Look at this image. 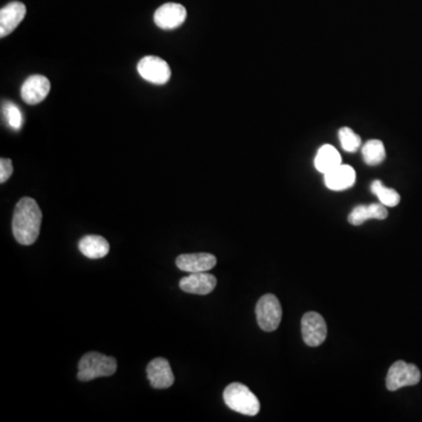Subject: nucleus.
<instances>
[{"mask_svg": "<svg viewBox=\"0 0 422 422\" xmlns=\"http://www.w3.org/2000/svg\"><path fill=\"white\" fill-rule=\"evenodd\" d=\"M137 70L144 80L155 85H164L172 75L170 67L166 61L159 57H144L137 65Z\"/></svg>", "mask_w": 422, "mask_h": 422, "instance_id": "obj_7", "label": "nucleus"}, {"mask_svg": "<svg viewBox=\"0 0 422 422\" xmlns=\"http://www.w3.org/2000/svg\"><path fill=\"white\" fill-rule=\"evenodd\" d=\"M362 154L366 164L378 166L385 160V146L380 140H369L362 146Z\"/></svg>", "mask_w": 422, "mask_h": 422, "instance_id": "obj_18", "label": "nucleus"}, {"mask_svg": "<svg viewBox=\"0 0 422 422\" xmlns=\"http://www.w3.org/2000/svg\"><path fill=\"white\" fill-rule=\"evenodd\" d=\"M324 182L333 191L349 189L356 183V170L352 167L342 163L329 173L324 174Z\"/></svg>", "mask_w": 422, "mask_h": 422, "instance_id": "obj_14", "label": "nucleus"}, {"mask_svg": "<svg viewBox=\"0 0 422 422\" xmlns=\"http://www.w3.org/2000/svg\"><path fill=\"white\" fill-rule=\"evenodd\" d=\"M302 336L306 345H322L327 337L325 320L318 312H307L302 318Z\"/></svg>", "mask_w": 422, "mask_h": 422, "instance_id": "obj_6", "label": "nucleus"}, {"mask_svg": "<svg viewBox=\"0 0 422 422\" xmlns=\"http://www.w3.org/2000/svg\"><path fill=\"white\" fill-rule=\"evenodd\" d=\"M147 376L153 389H169L175 381V376L170 367L169 362L164 358L152 360L147 366Z\"/></svg>", "mask_w": 422, "mask_h": 422, "instance_id": "obj_9", "label": "nucleus"}, {"mask_svg": "<svg viewBox=\"0 0 422 422\" xmlns=\"http://www.w3.org/2000/svg\"><path fill=\"white\" fill-rule=\"evenodd\" d=\"M51 83L43 75H32L21 87V97L28 105H38L45 100L50 93Z\"/></svg>", "mask_w": 422, "mask_h": 422, "instance_id": "obj_13", "label": "nucleus"}, {"mask_svg": "<svg viewBox=\"0 0 422 422\" xmlns=\"http://www.w3.org/2000/svg\"><path fill=\"white\" fill-rule=\"evenodd\" d=\"M217 280L213 275L206 273H190L180 280V289L186 293L206 296L216 288Z\"/></svg>", "mask_w": 422, "mask_h": 422, "instance_id": "obj_11", "label": "nucleus"}, {"mask_svg": "<svg viewBox=\"0 0 422 422\" xmlns=\"http://www.w3.org/2000/svg\"><path fill=\"white\" fill-rule=\"evenodd\" d=\"M117 369V362L113 357L105 356L99 352H88L79 362L78 379L90 381L100 376H113Z\"/></svg>", "mask_w": 422, "mask_h": 422, "instance_id": "obj_3", "label": "nucleus"}, {"mask_svg": "<svg viewBox=\"0 0 422 422\" xmlns=\"http://www.w3.org/2000/svg\"><path fill=\"white\" fill-rule=\"evenodd\" d=\"M340 164H342V157L334 147L331 144H324L320 147L315 159V167L320 173H329Z\"/></svg>", "mask_w": 422, "mask_h": 422, "instance_id": "obj_17", "label": "nucleus"}, {"mask_svg": "<svg viewBox=\"0 0 422 422\" xmlns=\"http://www.w3.org/2000/svg\"><path fill=\"white\" fill-rule=\"evenodd\" d=\"M4 119L6 120L7 125L14 130H19L23 126V114L21 110L11 101H5L3 103Z\"/></svg>", "mask_w": 422, "mask_h": 422, "instance_id": "obj_21", "label": "nucleus"}, {"mask_svg": "<svg viewBox=\"0 0 422 422\" xmlns=\"http://www.w3.org/2000/svg\"><path fill=\"white\" fill-rule=\"evenodd\" d=\"M371 190L379 199L380 203L385 206H396L401 200V197L396 190L387 188L379 180L373 181L371 184Z\"/></svg>", "mask_w": 422, "mask_h": 422, "instance_id": "obj_19", "label": "nucleus"}, {"mask_svg": "<svg viewBox=\"0 0 422 422\" xmlns=\"http://www.w3.org/2000/svg\"><path fill=\"white\" fill-rule=\"evenodd\" d=\"M26 16V6L21 1H12L0 10V37L12 33Z\"/></svg>", "mask_w": 422, "mask_h": 422, "instance_id": "obj_12", "label": "nucleus"}, {"mask_svg": "<svg viewBox=\"0 0 422 422\" xmlns=\"http://www.w3.org/2000/svg\"><path fill=\"white\" fill-rule=\"evenodd\" d=\"M216 257L211 253H184L176 258V266L186 273H206L216 265Z\"/></svg>", "mask_w": 422, "mask_h": 422, "instance_id": "obj_10", "label": "nucleus"}, {"mask_svg": "<svg viewBox=\"0 0 422 422\" xmlns=\"http://www.w3.org/2000/svg\"><path fill=\"white\" fill-rule=\"evenodd\" d=\"M110 243L106 238L97 235H88L81 238L79 250L83 256L90 260H99L110 253Z\"/></svg>", "mask_w": 422, "mask_h": 422, "instance_id": "obj_15", "label": "nucleus"}, {"mask_svg": "<svg viewBox=\"0 0 422 422\" xmlns=\"http://www.w3.org/2000/svg\"><path fill=\"white\" fill-rule=\"evenodd\" d=\"M389 211L381 203H373L369 206H358L349 215V223L352 226H360L367 220H385Z\"/></svg>", "mask_w": 422, "mask_h": 422, "instance_id": "obj_16", "label": "nucleus"}, {"mask_svg": "<svg viewBox=\"0 0 422 422\" xmlns=\"http://www.w3.org/2000/svg\"><path fill=\"white\" fill-rule=\"evenodd\" d=\"M186 7L176 3L164 4L154 14V21L162 30L177 28L186 21Z\"/></svg>", "mask_w": 422, "mask_h": 422, "instance_id": "obj_8", "label": "nucleus"}, {"mask_svg": "<svg viewBox=\"0 0 422 422\" xmlns=\"http://www.w3.org/2000/svg\"><path fill=\"white\" fill-rule=\"evenodd\" d=\"M338 137L342 149L347 153H354L362 146V139L349 127H342L338 132Z\"/></svg>", "mask_w": 422, "mask_h": 422, "instance_id": "obj_20", "label": "nucleus"}, {"mask_svg": "<svg viewBox=\"0 0 422 422\" xmlns=\"http://www.w3.org/2000/svg\"><path fill=\"white\" fill-rule=\"evenodd\" d=\"M43 213L38 203L31 197H23L14 208L12 233L21 246L36 243L41 233Z\"/></svg>", "mask_w": 422, "mask_h": 422, "instance_id": "obj_1", "label": "nucleus"}, {"mask_svg": "<svg viewBox=\"0 0 422 422\" xmlns=\"http://www.w3.org/2000/svg\"><path fill=\"white\" fill-rule=\"evenodd\" d=\"M223 399L230 409L244 416H255L260 413V400L241 382H233L226 386Z\"/></svg>", "mask_w": 422, "mask_h": 422, "instance_id": "obj_2", "label": "nucleus"}, {"mask_svg": "<svg viewBox=\"0 0 422 422\" xmlns=\"http://www.w3.org/2000/svg\"><path fill=\"white\" fill-rule=\"evenodd\" d=\"M421 380V372L414 364H407L403 360H398L389 367L386 387L389 391H398L405 386H414Z\"/></svg>", "mask_w": 422, "mask_h": 422, "instance_id": "obj_5", "label": "nucleus"}, {"mask_svg": "<svg viewBox=\"0 0 422 422\" xmlns=\"http://www.w3.org/2000/svg\"><path fill=\"white\" fill-rule=\"evenodd\" d=\"M282 305L275 295H264L257 302V322L265 332H273L278 329L282 322Z\"/></svg>", "mask_w": 422, "mask_h": 422, "instance_id": "obj_4", "label": "nucleus"}, {"mask_svg": "<svg viewBox=\"0 0 422 422\" xmlns=\"http://www.w3.org/2000/svg\"><path fill=\"white\" fill-rule=\"evenodd\" d=\"M14 173V166L10 159H1L0 160V183L6 182Z\"/></svg>", "mask_w": 422, "mask_h": 422, "instance_id": "obj_22", "label": "nucleus"}]
</instances>
